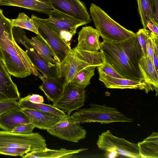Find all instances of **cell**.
I'll list each match as a JSON object with an SVG mask.
<instances>
[{
  "instance_id": "obj_1",
  "label": "cell",
  "mask_w": 158,
  "mask_h": 158,
  "mask_svg": "<svg viewBox=\"0 0 158 158\" xmlns=\"http://www.w3.org/2000/svg\"><path fill=\"white\" fill-rule=\"evenodd\" d=\"M100 50L105 61L123 78L145 83L139 66L143 54L136 34L121 41L103 40Z\"/></svg>"
},
{
  "instance_id": "obj_2",
  "label": "cell",
  "mask_w": 158,
  "mask_h": 158,
  "mask_svg": "<svg viewBox=\"0 0 158 158\" xmlns=\"http://www.w3.org/2000/svg\"><path fill=\"white\" fill-rule=\"evenodd\" d=\"M11 19L0 9V49L2 61L10 75L23 78L39 73L26 51L18 44L13 37Z\"/></svg>"
},
{
  "instance_id": "obj_3",
  "label": "cell",
  "mask_w": 158,
  "mask_h": 158,
  "mask_svg": "<svg viewBox=\"0 0 158 158\" xmlns=\"http://www.w3.org/2000/svg\"><path fill=\"white\" fill-rule=\"evenodd\" d=\"M104 62L102 53L98 51L89 52L77 48L70 51L56 68L57 76L64 79V85L71 82L76 74L89 66L96 67Z\"/></svg>"
},
{
  "instance_id": "obj_4",
  "label": "cell",
  "mask_w": 158,
  "mask_h": 158,
  "mask_svg": "<svg viewBox=\"0 0 158 158\" xmlns=\"http://www.w3.org/2000/svg\"><path fill=\"white\" fill-rule=\"evenodd\" d=\"M90 16L96 29L103 39L119 42L130 38L136 34L128 30L113 19L99 6L92 3L89 8Z\"/></svg>"
},
{
  "instance_id": "obj_5",
  "label": "cell",
  "mask_w": 158,
  "mask_h": 158,
  "mask_svg": "<svg viewBox=\"0 0 158 158\" xmlns=\"http://www.w3.org/2000/svg\"><path fill=\"white\" fill-rule=\"evenodd\" d=\"M90 107L78 110L71 116L75 122L80 123L98 122L108 124L117 122H131L128 118L117 109L106 105L91 104Z\"/></svg>"
},
{
  "instance_id": "obj_6",
  "label": "cell",
  "mask_w": 158,
  "mask_h": 158,
  "mask_svg": "<svg viewBox=\"0 0 158 158\" xmlns=\"http://www.w3.org/2000/svg\"><path fill=\"white\" fill-rule=\"evenodd\" d=\"M48 15V18L42 19L43 21L69 43H70L78 27L88 23L55 10H51Z\"/></svg>"
},
{
  "instance_id": "obj_7",
  "label": "cell",
  "mask_w": 158,
  "mask_h": 158,
  "mask_svg": "<svg viewBox=\"0 0 158 158\" xmlns=\"http://www.w3.org/2000/svg\"><path fill=\"white\" fill-rule=\"evenodd\" d=\"M10 147L42 150L47 147L46 141L39 133L23 134L0 131V147Z\"/></svg>"
},
{
  "instance_id": "obj_8",
  "label": "cell",
  "mask_w": 158,
  "mask_h": 158,
  "mask_svg": "<svg viewBox=\"0 0 158 158\" xmlns=\"http://www.w3.org/2000/svg\"><path fill=\"white\" fill-rule=\"evenodd\" d=\"M97 145L103 151L114 152L118 155L132 158H141L138 144L113 135L109 130L98 136Z\"/></svg>"
},
{
  "instance_id": "obj_9",
  "label": "cell",
  "mask_w": 158,
  "mask_h": 158,
  "mask_svg": "<svg viewBox=\"0 0 158 158\" xmlns=\"http://www.w3.org/2000/svg\"><path fill=\"white\" fill-rule=\"evenodd\" d=\"M12 32L16 42L24 47L25 51L42 75L49 77H58L56 72V66L48 62L38 54L31 44L23 29L13 27Z\"/></svg>"
},
{
  "instance_id": "obj_10",
  "label": "cell",
  "mask_w": 158,
  "mask_h": 158,
  "mask_svg": "<svg viewBox=\"0 0 158 158\" xmlns=\"http://www.w3.org/2000/svg\"><path fill=\"white\" fill-rule=\"evenodd\" d=\"M85 88L75 86L70 82L64 85L62 92L53 105L70 115L71 112L84 105Z\"/></svg>"
},
{
  "instance_id": "obj_11",
  "label": "cell",
  "mask_w": 158,
  "mask_h": 158,
  "mask_svg": "<svg viewBox=\"0 0 158 158\" xmlns=\"http://www.w3.org/2000/svg\"><path fill=\"white\" fill-rule=\"evenodd\" d=\"M47 131L51 135L75 143L85 138L86 134V130L68 114Z\"/></svg>"
},
{
  "instance_id": "obj_12",
  "label": "cell",
  "mask_w": 158,
  "mask_h": 158,
  "mask_svg": "<svg viewBox=\"0 0 158 158\" xmlns=\"http://www.w3.org/2000/svg\"><path fill=\"white\" fill-rule=\"evenodd\" d=\"M31 18L38 26V31L53 49L60 62L70 51L71 43L64 40L59 35L43 21L42 18L32 15Z\"/></svg>"
},
{
  "instance_id": "obj_13",
  "label": "cell",
  "mask_w": 158,
  "mask_h": 158,
  "mask_svg": "<svg viewBox=\"0 0 158 158\" xmlns=\"http://www.w3.org/2000/svg\"><path fill=\"white\" fill-rule=\"evenodd\" d=\"M56 10L88 23L91 19L84 3L80 0H48Z\"/></svg>"
},
{
  "instance_id": "obj_14",
  "label": "cell",
  "mask_w": 158,
  "mask_h": 158,
  "mask_svg": "<svg viewBox=\"0 0 158 158\" xmlns=\"http://www.w3.org/2000/svg\"><path fill=\"white\" fill-rule=\"evenodd\" d=\"M20 98L17 85L11 79L10 75L0 59V102L17 101Z\"/></svg>"
},
{
  "instance_id": "obj_15",
  "label": "cell",
  "mask_w": 158,
  "mask_h": 158,
  "mask_svg": "<svg viewBox=\"0 0 158 158\" xmlns=\"http://www.w3.org/2000/svg\"><path fill=\"white\" fill-rule=\"evenodd\" d=\"M21 110L35 127L40 129L47 130L63 118L49 113L32 109L21 108Z\"/></svg>"
},
{
  "instance_id": "obj_16",
  "label": "cell",
  "mask_w": 158,
  "mask_h": 158,
  "mask_svg": "<svg viewBox=\"0 0 158 158\" xmlns=\"http://www.w3.org/2000/svg\"><path fill=\"white\" fill-rule=\"evenodd\" d=\"M98 31L93 27H83L78 33L77 48L89 52L98 51L101 48Z\"/></svg>"
},
{
  "instance_id": "obj_17",
  "label": "cell",
  "mask_w": 158,
  "mask_h": 158,
  "mask_svg": "<svg viewBox=\"0 0 158 158\" xmlns=\"http://www.w3.org/2000/svg\"><path fill=\"white\" fill-rule=\"evenodd\" d=\"M139 66L145 80V92L150 90L156 91V96L158 94V72L149 57L143 56L140 59Z\"/></svg>"
},
{
  "instance_id": "obj_18",
  "label": "cell",
  "mask_w": 158,
  "mask_h": 158,
  "mask_svg": "<svg viewBox=\"0 0 158 158\" xmlns=\"http://www.w3.org/2000/svg\"><path fill=\"white\" fill-rule=\"evenodd\" d=\"M42 84L39 88L43 92L47 98L52 103L56 101L63 90L64 79L57 77H49L39 73L38 76Z\"/></svg>"
},
{
  "instance_id": "obj_19",
  "label": "cell",
  "mask_w": 158,
  "mask_h": 158,
  "mask_svg": "<svg viewBox=\"0 0 158 158\" xmlns=\"http://www.w3.org/2000/svg\"><path fill=\"white\" fill-rule=\"evenodd\" d=\"M31 44L38 54L46 61L56 66L60 61L50 45L39 32L35 36L29 39Z\"/></svg>"
},
{
  "instance_id": "obj_20",
  "label": "cell",
  "mask_w": 158,
  "mask_h": 158,
  "mask_svg": "<svg viewBox=\"0 0 158 158\" xmlns=\"http://www.w3.org/2000/svg\"><path fill=\"white\" fill-rule=\"evenodd\" d=\"M98 73L99 80L103 82L107 88L145 89V84L144 83L115 77L104 73L98 72Z\"/></svg>"
},
{
  "instance_id": "obj_21",
  "label": "cell",
  "mask_w": 158,
  "mask_h": 158,
  "mask_svg": "<svg viewBox=\"0 0 158 158\" xmlns=\"http://www.w3.org/2000/svg\"><path fill=\"white\" fill-rule=\"evenodd\" d=\"M30 123L27 116L19 109L12 110L0 116V128L11 131L15 127Z\"/></svg>"
},
{
  "instance_id": "obj_22",
  "label": "cell",
  "mask_w": 158,
  "mask_h": 158,
  "mask_svg": "<svg viewBox=\"0 0 158 158\" xmlns=\"http://www.w3.org/2000/svg\"><path fill=\"white\" fill-rule=\"evenodd\" d=\"M0 6H18L47 15L53 10L48 0H2Z\"/></svg>"
},
{
  "instance_id": "obj_23",
  "label": "cell",
  "mask_w": 158,
  "mask_h": 158,
  "mask_svg": "<svg viewBox=\"0 0 158 158\" xmlns=\"http://www.w3.org/2000/svg\"><path fill=\"white\" fill-rule=\"evenodd\" d=\"M87 150L85 148L77 150L61 148L58 150H54L49 149L46 147L39 151H30L21 157L23 158H69L72 157L75 154Z\"/></svg>"
},
{
  "instance_id": "obj_24",
  "label": "cell",
  "mask_w": 158,
  "mask_h": 158,
  "mask_svg": "<svg viewBox=\"0 0 158 158\" xmlns=\"http://www.w3.org/2000/svg\"><path fill=\"white\" fill-rule=\"evenodd\" d=\"M138 11L143 28L147 29V25L152 23L158 27L157 19L152 0H137Z\"/></svg>"
},
{
  "instance_id": "obj_25",
  "label": "cell",
  "mask_w": 158,
  "mask_h": 158,
  "mask_svg": "<svg viewBox=\"0 0 158 158\" xmlns=\"http://www.w3.org/2000/svg\"><path fill=\"white\" fill-rule=\"evenodd\" d=\"M141 158H158V133L153 132L138 143Z\"/></svg>"
},
{
  "instance_id": "obj_26",
  "label": "cell",
  "mask_w": 158,
  "mask_h": 158,
  "mask_svg": "<svg viewBox=\"0 0 158 158\" xmlns=\"http://www.w3.org/2000/svg\"><path fill=\"white\" fill-rule=\"evenodd\" d=\"M18 102L20 108H27L49 113L62 118L66 115L63 110L53 105L43 103H34L27 100L25 97L20 98Z\"/></svg>"
},
{
  "instance_id": "obj_27",
  "label": "cell",
  "mask_w": 158,
  "mask_h": 158,
  "mask_svg": "<svg viewBox=\"0 0 158 158\" xmlns=\"http://www.w3.org/2000/svg\"><path fill=\"white\" fill-rule=\"evenodd\" d=\"M96 67L89 66L80 70L75 76L70 83L73 85L85 88L90 84V80L95 75Z\"/></svg>"
},
{
  "instance_id": "obj_28",
  "label": "cell",
  "mask_w": 158,
  "mask_h": 158,
  "mask_svg": "<svg viewBox=\"0 0 158 158\" xmlns=\"http://www.w3.org/2000/svg\"><path fill=\"white\" fill-rule=\"evenodd\" d=\"M11 23L13 27L25 29L36 34L39 32L38 26L36 22L23 12L19 13L17 18L11 19Z\"/></svg>"
},
{
  "instance_id": "obj_29",
  "label": "cell",
  "mask_w": 158,
  "mask_h": 158,
  "mask_svg": "<svg viewBox=\"0 0 158 158\" xmlns=\"http://www.w3.org/2000/svg\"><path fill=\"white\" fill-rule=\"evenodd\" d=\"M150 31L145 28L139 29L136 33L138 42L140 46L143 55L147 56V44Z\"/></svg>"
},
{
  "instance_id": "obj_30",
  "label": "cell",
  "mask_w": 158,
  "mask_h": 158,
  "mask_svg": "<svg viewBox=\"0 0 158 158\" xmlns=\"http://www.w3.org/2000/svg\"><path fill=\"white\" fill-rule=\"evenodd\" d=\"M30 151H31L29 149L26 148L0 147V154L12 156L21 157Z\"/></svg>"
},
{
  "instance_id": "obj_31",
  "label": "cell",
  "mask_w": 158,
  "mask_h": 158,
  "mask_svg": "<svg viewBox=\"0 0 158 158\" xmlns=\"http://www.w3.org/2000/svg\"><path fill=\"white\" fill-rule=\"evenodd\" d=\"M150 36L153 50V63L156 71L158 72V35L150 31Z\"/></svg>"
},
{
  "instance_id": "obj_32",
  "label": "cell",
  "mask_w": 158,
  "mask_h": 158,
  "mask_svg": "<svg viewBox=\"0 0 158 158\" xmlns=\"http://www.w3.org/2000/svg\"><path fill=\"white\" fill-rule=\"evenodd\" d=\"M21 108L17 101H9L0 102V116L2 114L12 110Z\"/></svg>"
},
{
  "instance_id": "obj_33",
  "label": "cell",
  "mask_w": 158,
  "mask_h": 158,
  "mask_svg": "<svg viewBox=\"0 0 158 158\" xmlns=\"http://www.w3.org/2000/svg\"><path fill=\"white\" fill-rule=\"evenodd\" d=\"M97 69L98 72L104 73L114 77L123 78L105 61L102 64L97 67Z\"/></svg>"
},
{
  "instance_id": "obj_34",
  "label": "cell",
  "mask_w": 158,
  "mask_h": 158,
  "mask_svg": "<svg viewBox=\"0 0 158 158\" xmlns=\"http://www.w3.org/2000/svg\"><path fill=\"white\" fill-rule=\"evenodd\" d=\"M35 128V126L31 123L20 125L15 127L11 131L23 134H30L33 133Z\"/></svg>"
},
{
  "instance_id": "obj_35",
  "label": "cell",
  "mask_w": 158,
  "mask_h": 158,
  "mask_svg": "<svg viewBox=\"0 0 158 158\" xmlns=\"http://www.w3.org/2000/svg\"><path fill=\"white\" fill-rule=\"evenodd\" d=\"M25 97L27 100L34 103H42L44 101L43 97L38 94H30Z\"/></svg>"
},
{
  "instance_id": "obj_36",
  "label": "cell",
  "mask_w": 158,
  "mask_h": 158,
  "mask_svg": "<svg viewBox=\"0 0 158 158\" xmlns=\"http://www.w3.org/2000/svg\"><path fill=\"white\" fill-rule=\"evenodd\" d=\"M147 52L148 56L153 62V50L152 44L150 35L148 39L147 44Z\"/></svg>"
},
{
  "instance_id": "obj_37",
  "label": "cell",
  "mask_w": 158,
  "mask_h": 158,
  "mask_svg": "<svg viewBox=\"0 0 158 158\" xmlns=\"http://www.w3.org/2000/svg\"><path fill=\"white\" fill-rule=\"evenodd\" d=\"M147 27L150 31L157 35H158V27H157L151 22L149 23L147 25Z\"/></svg>"
},
{
  "instance_id": "obj_38",
  "label": "cell",
  "mask_w": 158,
  "mask_h": 158,
  "mask_svg": "<svg viewBox=\"0 0 158 158\" xmlns=\"http://www.w3.org/2000/svg\"><path fill=\"white\" fill-rule=\"evenodd\" d=\"M155 15L157 19H158V0H152Z\"/></svg>"
},
{
  "instance_id": "obj_39",
  "label": "cell",
  "mask_w": 158,
  "mask_h": 158,
  "mask_svg": "<svg viewBox=\"0 0 158 158\" xmlns=\"http://www.w3.org/2000/svg\"><path fill=\"white\" fill-rule=\"evenodd\" d=\"M106 154V157L107 158H115L116 157L118 154L114 152L107 151Z\"/></svg>"
},
{
  "instance_id": "obj_40",
  "label": "cell",
  "mask_w": 158,
  "mask_h": 158,
  "mask_svg": "<svg viewBox=\"0 0 158 158\" xmlns=\"http://www.w3.org/2000/svg\"><path fill=\"white\" fill-rule=\"evenodd\" d=\"M0 59L2 60V56L1 53V52L0 49Z\"/></svg>"
},
{
  "instance_id": "obj_41",
  "label": "cell",
  "mask_w": 158,
  "mask_h": 158,
  "mask_svg": "<svg viewBox=\"0 0 158 158\" xmlns=\"http://www.w3.org/2000/svg\"><path fill=\"white\" fill-rule=\"evenodd\" d=\"M2 0H0V2H1Z\"/></svg>"
}]
</instances>
